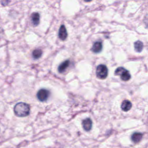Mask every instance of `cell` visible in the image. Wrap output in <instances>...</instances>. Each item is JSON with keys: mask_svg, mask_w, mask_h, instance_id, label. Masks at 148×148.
Here are the masks:
<instances>
[{"mask_svg": "<svg viewBox=\"0 0 148 148\" xmlns=\"http://www.w3.org/2000/svg\"><path fill=\"white\" fill-rule=\"evenodd\" d=\"M108 74V70L107 66L103 64L98 66L96 70V74L99 79H105L107 77Z\"/></svg>", "mask_w": 148, "mask_h": 148, "instance_id": "cell-3", "label": "cell"}, {"mask_svg": "<svg viewBox=\"0 0 148 148\" xmlns=\"http://www.w3.org/2000/svg\"><path fill=\"white\" fill-rule=\"evenodd\" d=\"M132 107V104L130 101L125 100L123 101L121 104V108L123 111L127 112L130 110Z\"/></svg>", "mask_w": 148, "mask_h": 148, "instance_id": "cell-9", "label": "cell"}, {"mask_svg": "<svg viewBox=\"0 0 148 148\" xmlns=\"http://www.w3.org/2000/svg\"><path fill=\"white\" fill-rule=\"evenodd\" d=\"M115 75L119 76L123 81H127L131 77L129 71L123 67H119L116 69L115 72Z\"/></svg>", "mask_w": 148, "mask_h": 148, "instance_id": "cell-2", "label": "cell"}, {"mask_svg": "<svg viewBox=\"0 0 148 148\" xmlns=\"http://www.w3.org/2000/svg\"><path fill=\"white\" fill-rule=\"evenodd\" d=\"M32 23L34 26L38 25L40 21V15L38 12H34L31 15Z\"/></svg>", "mask_w": 148, "mask_h": 148, "instance_id": "cell-8", "label": "cell"}, {"mask_svg": "<svg viewBox=\"0 0 148 148\" xmlns=\"http://www.w3.org/2000/svg\"><path fill=\"white\" fill-rule=\"evenodd\" d=\"M83 128L86 131H89L91 130L92 127V121L90 118H86L84 119L82 122Z\"/></svg>", "mask_w": 148, "mask_h": 148, "instance_id": "cell-6", "label": "cell"}, {"mask_svg": "<svg viewBox=\"0 0 148 148\" xmlns=\"http://www.w3.org/2000/svg\"><path fill=\"white\" fill-rule=\"evenodd\" d=\"M143 135L140 132H136L133 133L131 136V139L134 143H138L141 141Z\"/></svg>", "mask_w": 148, "mask_h": 148, "instance_id": "cell-11", "label": "cell"}, {"mask_svg": "<svg viewBox=\"0 0 148 148\" xmlns=\"http://www.w3.org/2000/svg\"><path fill=\"white\" fill-rule=\"evenodd\" d=\"M30 107L26 103L20 102L15 105L14 107V112L18 117H25L30 113Z\"/></svg>", "mask_w": 148, "mask_h": 148, "instance_id": "cell-1", "label": "cell"}, {"mask_svg": "<svg viewBox=\"0 0 148 148\" xmlns=\"http://www.w3.org/2000/svg\"><path fill=\"white\" fill-rule=\"evenodd\" d=\"M50 92L45 89H41L38 91L37 94V98L41 102H45L50 97Z\"/></svg>", "mask_w": 148, "mask_h": 148, "instance_id": "cell-4", "label": "cell"}, {"mask_svg": "<svg viewBox=\"0 0 148 148\" xmlns=\"http://www.w3.org/2000/svg\"><path fill=\"white\" fill-rule=\"evenodd\" d=\"M42 50L40 49H35L32 52V56L35 59H38L41 57L42 55Z\"/></svg>", "mask_w": 148, "mask_h": 148, "instance_id": "cell-13", "label": "cell"}, {"mask_svg": "<svg viewBox=\"0 0 148 148\" xmlns=\"http://www.w3.org/2000/svg\"><path fill=\"white\" fill-rule=\"evenodd\" d=\"M58 36L60 39L62 40H64L66 39L68 36L66 28L64 25H62L60 27L59 31Z\"/></svg>", "mask_w": 148, "mask_h": 148, "instance_id": "cell-5", "label": "cell"}, {"mask_svg": "<svg viewBox=\"0 0 148 148\" xmlns=\"http://www.w3.org/2000/svg\"><path fill=\"white\" fill-rule=\"evenodd\" d=\"M103 49V44L100 41H97L93 44L91 50L94 53H99Z\"/></svg>", "mask_w": 148, "mask_h": 148, "instance_id": "cell-7", "label": "cell"}, {"mask_svg": "<svg viewBox=\"0 0 148 148\" xmlns=\"http://www.w3.org/2000/svg\"><path fill=\"white\" fill-rule=\"evenodd\" d=\"M70 61L69 60H66L65 61L62 62L59 66L58 68V71L60 73H62L65 71V70L67 69V67H69L70 65Z\"/></svg>", "mask_w": 148, "mask_h": 148, "instance_id": "cell-10", "label": "cell"}, {"mask_svg": "<svg viewBox=\"0 0 148 148\" xmlns=\"http://www.w3.org/2000/svg\"><path fill=\"white\" fill-rule=\"evenodd\" d=\"M134 48L137 52L140 53L143 49V44L142 41L138 40L134 43Z\"/></svg>", "mask_w": 148, "mask_h": 148, "instance_id": "cell-12", "label": "cell"}]
</instances>
